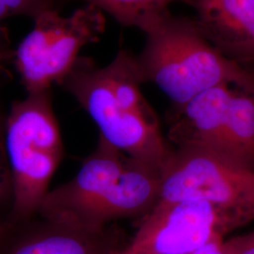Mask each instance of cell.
<instances>
[{
    "instance_id": "cell-1",
    "label": "cell",
    "mask_w": 254,
    "mask_h": 254,
    "mask_svg": "<svg viewBox=\"0 0 254 254\" xmlns=\"http://www.w3.org/2000/svg\"><path fill=\"white\" fill-rule=\"evenodd\" d=\"M135 55L120 50L107 66L79 57L61 85L94 121L100 136L128 157L163 172L173 150L140 91Z\"/></svg>"
},
{
    "instance_id": "cell-2",
    "label": "cell",
    "mask_w": 254,
    "mask_h": 254,
    "mask_svg": "<svg viewBox=\"0 0 254 254\" xmlns=\"http://www.w3.org/2000/svg\"><path fill=\"white\" fill-rule=\"evenodd\" d=\"M138 29L145 34L143 49L135 56L139 80L157 86L174 110L222 84L254 93V73L213 46L195 19L167 10L148 19Z\"/></svg>"
},
{
    "instance_id": "cell-3",
    "label": "cell",
    "mask_w": 254,
    "mask_h": 254,
    "mask_svg": "<svg viewBox=\"0 0 254 254\" xmlns=\"http://www.w3.org/2000/svg\"><path fill=\"white\" fill-rule=\"evenodd\" d=\"M5 144L13 185L9 220L33 217L64 157L51 90L27 93L12 103L5 122Z\"/></svg>"
},
{
    "instance_id": "cell-4",
    "label": "cell",
    "mask_w": 254,
    "mask_h": 254,
    "mask_svg": "<svg viewBox=\"0 0 254 254\" xmlns=\"http://www.w3.org/2000/svg\"><path fill=\"white\" fill-rule=\"evenodd\" d=\"M202 200L237 228L254 219V171L197 146H178L162 172L158 201Z\"/></svg>"
},
{
    "instance_id": "cell-5",
    "label": "cell",
    "mask_w": 254,
    "mask_h": 254,
    "mask_svg": "<svg viewBox=\"0 0 254 254\" xmlns=\"http://www.w3.org/2000/svg\"><path fill=\"white\" fill-rule=\"evenodd\" d=\"M33 20L34 27L15 53V66L27 93L60 84L73 69L82 48L97 42L106 29L104 12L89 4L66 17L52 9Z\"/></svg>"
},
{
    "instance_id": "cell-6",
    "label": "cell",
    "mask_w": 254,
    "mask_h": 254,
    "mask_svg": "<svg viewBox=\"0 0 254 254\" xmlns=\"http://www.w3.org/2000/svg\"><path fill=\"white\" fill-rule=\"evenodd\" d=\"M222 211L202 200L158 201L144 216L124 254H192L236 229Z\"/></svg>"
},
{
    "instance_id": "cell-7",
    "label": "cell",
    "mask_w": 254,
    "mask_h": 254,
    "mask_svg": "<svg viewBox=\"0 0 254 254\" xmlns=\"http://www.w3.org/2000/svg\"><path fill=\"white\" fill-rule=\"evenodd\" d=\"M127 244L113 225L94 229L39 214L0 228V254H118Z\"/></svg>"
},
{
    "instance_id": "cell-8",
    "label": "cell",
    "mask_w": 254,
    "mask_h": 254,
    "mask_svg": "<svg viewBox=\"0 0 254 254\" xmlns=\"http://www.w3.org/2000/svg\"><path fill=\"white\" fill-rule=\"evenodd\" d=\"M162 172L129 157L118 180L69 222L100 229L120 218L146 216L160 198Z\"/></svg>"
},
{
    "instance_id": "cell-9",
    "label": "cell",
    "mask_w": 254,
    "mask_h": 254,
    "mask_svg": "<svg viewBox=\"0 0 254 254\" xmlns=\"http://www.w3.org/2000/svg\"><path fill=\"white\" fill-rule=\"evenodd\" d=\"M128 161L127 154L99 136L95 150L85 158L73 179L49 191L39 215L57 221H70L118 180Z\"/></svg>"
},
{
    "instance_id": "cell-10",
    "label": "cell",
    "mask_w": 254,
    "mask_h": 254,
    "mask_svg": "<svg viewBox=\"0 0 254 254\" xmlns=\"http://www.w3.org/2000/svg\"><path fill=\"white\" fill-rule=\"evenodd\" d=\"M194 17L203 34L238 64L254 61V0H194Z\"/></svg>"
},
{
    "instance_id": "cell-11",
    "label": "cell",
    "mask_w": 254,
    "mask_h": 254,
    "mask_svg": "<svg viewBox=\"0 0 254 254\" xmlns=\"http://www.w3.org/2000/svg\"><path fill=\"white\" fill-rule=\"evenodd\" d=\"M234 89L218 85L174 110L170 138L178 146H197L221 155L228 109Z\"/></svg>"
},
{
    "instance_id": "cell-12",
    "label": "cell",
    "mask_w": 254,
    "mask_h": 254,
    "mask_svg": "<svg viewBox=\"0 0 254 254\" xmlns=\"http://www.w3.org/2000/svg\"><path fill=\"white\" fill-rule=\"evenodd\" d=\"M221 156L254 171V93L236 89L223 131Z\"/></svg>"
},
{
    "instance_id": "cell-13",
    "label": "cell",
    "mask_w": 254,
    "mask_h": 254,
    "mask_svg": "<svg viewBox=\"0 0 254 254\" xmlns=\"http://www.w3.org/2000/svg\"><path fill=\"white\" fill-rule=\"evenodd\" d=\"M109 13L127 27H140L148 19L169 10L171 4L183 2L192 6L194 0H80Z\"/></svg>"
},
{
    "instance_id": "cell-14",
    "label": "cell",
    "mask_w": 254,
    "mask_h": 254,
    "mask_svg": "<svg viewBox=\"0 0 254 254\" xmlns=\"http://www.w3.org/2000/svg\"><path fill=\"white\" fill-rule=\"evenodd\" d=\"M6 116L0 112V228L9 220L13 208V185L5 144Z\"/></svg>"
},
{
    "instance_id": "cell-15",
    "label": "cell",
    "mask_w": 254,
    "mask_h": 254,
    "mask_svg": "<svg viewBox=\"0 0 254 254\" xmlns=\"http://www.w3.org/2000/svg\"><path fill=\"white\" fill-rule=\"evenodd\" d=\"M58 1L59 0H0V31L1 25L5 20L17 15H27L34 19L45 10L56 9Z\"/></svg>"
},
{
    "instance_id": "cell-16",
    "label": "cell",
    "mask_w": 254,
    "mask_h": 254,
    "mask_svg": "<svg viewBox=\"0 0 254 254\" xmlns=\"http://www.w3.org/2000/svg\"><path fill=\"white\" fill-rule=\"evenodd\" d=\"M233 254H254V242L246 239L245 236H237L228 240Z\"/></svg>"
},
{
    "instance_id": "cell-17",
    "label": "cell",
    "mask_w": 254,
    "mask_h": 254,
    "mask_svg": "<svg viewBox=\"0 0 254 254\" xmlns=\"http://www.w3.org/2000/svg\"><path fill=\"white\" fill-rule=\"evenodd\" d=\"M192 254H233V251L228 240H222L202 247Z\"/></svg>"
},
{
    "instance_id": "cell-18",
    "label": "cell",
    "mask_w": 254,
    "mask_h": 254,
    "mask_svg": "<svg viewBox=\"0 0 254 254\" xmlns=\"http://www.w3.org/2000/svg\"><path fill=\"white\" fill-rule=\"evenodd\" d=\"M245 238L246 239H248L249 241H251V242H254V232H252V233H250V234H248V235H246Z\"/></svg>"
},
{
    "instance_id": "cell-19",
    "label": "cell",
    "mask_w": 254,
    "mask_h": 254,
    "mask_svg": "<svg viewBox=\"0 0 254 254\" xmlns=\"http://www.w3.org/2000/svg\"><path fill=\"white\" fill-rule=\"evenodd\" d=\"M6 73V70H5V68H4V66L2 65V64H0V75L1 74H3V73Z\"/></svg>"
},
{
    "instance_id": "cell-20",
    "label": "cell",
    "mask_w": 254,
    "mask_h": 254,
    "mask_svg": "<svg viewBox=\"0 0 254 254\" xmlns=\"http://www.w3.org/2000/svg\"><path fill=\"white\" fill-rule=\"evenodd\" d=\"M124 250H125V249H124ZM124 250H123V251H124ZM123 251H122V252H121V253H119L118 254H123Z\"/></svg>"
}]
</instances>
